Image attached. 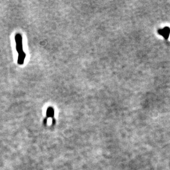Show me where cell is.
Returning <instances> with one entry per match:
<instances>
[{
	"instance_id": "6da1fadb",
	"label": "cell",
	"mask_w": 170,
	"mask_h": 170,
	"mask_svg": "<svg viewBox=\"0 0 170 170\" xmlns=\"http://www.w3.org/2000/svg\"><path fill=\"white\" fill-rule=\"evenodd\" d=\"M15 40L16 43V50L18 52V63L19 65H23L24 62L26 54L23 50L22 45V37L20 34H17L15 36Z\"/></svg>"
},
{
	"instance_id": "7a4b0ae2",
	"label": "cell",
	"mask_w": 170,
	"mask_h": 170,
	"mask_svg": "<svg viewBox=\"0 0 170 170\" xmlns=\"http://www.w3.org/2000/svg\"><path fill=\"white\" fill-rule=\"evenodd\" d=\"M170 29H169L168 28H165V30H163L162 32V34L163 35V36H165V37H168L169 35V33H170Z\"/></svg>"
}]
</instances>
